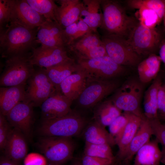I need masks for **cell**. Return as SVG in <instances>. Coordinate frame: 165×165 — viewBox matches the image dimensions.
Here are the masks:
<instances>
[{"instance_id": "1", "label": "cell", "mask_w": 165, "mask_h": 165, "mask_svg": "<svg viewBox=\"0 0 165 165\" xmlns=\"http://www.w3.org/2000/svg\"><path fill=\"white\" fill-rule=\"evenodd\" d=\"M37 28L31 29L10 23L0 32V51L6 59L16 57L30 56L38 43Z\"/></svg>"}, {"instance_id": "2", "label": "cell", "mask_w": 165, "mask_h": 165, "mask_svg": "<svg viewBox=\"0 0 165 165\" xmlns=\"http://www.w3.org/2000/svg\"><path fill=\"white\" fill-rule=\"evenodd\" d=\"M84 112L72 109L63 116L42 119L39 132L43 137H80L84 129L92 119L86 117L83 114Z\"/></svg>"}, {"instance_id": "3", "label": "cell", "mask_w": 165, "mask_h": 165, "mask_svg": "<svg viewBox=\"0 0 165 165\" xmlns=\"http://www.w3.org/2000/svg\"><path fill=\"white\" fill-rule=\"evenodd\" d=\"M103 14L101 28L106 35L114 36L126 39L138 23L133 17L128 16L124 7L118 1L100 0Z\"/></svg>"}, {"instance_id": "4", "label": "cell", "mask_w": 165, "mask_h": 165, "mask_svg": "<svg viewBox=\"0 0 165 165\" xmlns=\"http://www.w3.org/2000/svg\"><path fill=\"white\" fill-rule=\"evenodd\" d=\"M165 31L164 28H148L138 23L126 41L133 50L140 56L156 54L165 39Z\"/></svg>"}, {"instance_id": "5", "label": "cell", "mask_w": 165, "mask_h": 165, "mask_svg": "<svg viewBox=\"0 0 165 165\" xmlns=\"http://www.w3.org/2000/svg\"><path fill=\"white\" fill-rule=\"evenodd\" d=\"M143 90L142 83L139 80L130 79L118 88L111 99L121 111L143 119L145 117L140 106Z\"/></svg>"}, {"instance_id": "6", "label": "cell", "mask_w": 165, "mask_h": 165, "mask_svg": "<svg viewBox=\"0 0 165 165\" xmlns=\"http://www.w3.org/2000/svg\"><path fill=\"white\" fill-rule=\"evenodd\" d=\"M38 146L48 162L63 165L73 158L76 144L72 138L43 137Z\"/></svg>"}, {"instance_id": "7", "label": "cell", "mask_w": 165, "mask_h": 165, "mask_svg": "<svg viewBox=\"0 0 165 165\" xmlns=\"http://www.w3.org/2000/svg\"><path fill=\"white\" fill-rule=\"evenodd\" d=\"M77 63L89 80L115 79L126 71L124 66L116 63L108 55L91 59H77Z\"/></svg>"}, {"instance_id": "8", "label": "cell", "mask_w": 165, "mask_h": 165, "mask_svg": "<svg viewBox=\"0 0 165 165\" xmlns=\"http://www.w3.org/2000/svg\"><path fill=\"white\" fill-rule=\"evenodd\" d=\"M120 86L119 82L115 79L87 80L86 86L77 102V109L85 111L93 108L103 100L115 92Z\"/></svg>"}, {"instance_id": "9", "label": "cell", "mask_w": 165, "mask_h": 165, "mask_svg": "<svg viewBox=\"0 0 165 165\" xmlns=\"http://www.w3.org/2000/svg\"><path fill=\"white\" fill-rule=\"evenodd\" d=\"M30 56L16 57L6 59L5 66L0 78L1 87L26 84L35 71L30 62Z\"/></svg>"}, {"instance_id": "10", "label": "cell", "mask_w": 165, "mask_h": 165, "mask_svg": "<svg viewBox=\"0 0 165 165\" xmlns=\"http://www.w3.org/2000/svg\"><path fill=\"white\" fill-rule=\"evenodd\" d=\"M108 55L116 63L123 66L134 67L140 62V57L134 52L126 39L105 35L101 38Z\"/></svg>"}, {"instance_id": "11", "label": "cell", "mask_w": 165, "mask_h": 165, "mask_svg": "<svg viewBox=\"0 0 165 165\" xmlns=\"http://www.w3.org/2000/svg\"><path fill=\"white\" fill-rule=\"evenodd\" d=\"M27 82L25 101L31 103L34 107L40 106L56 90L49 79L44 68L35 69Z\"/></svg>"}, {"instance_id": "12", "label": "cell", "mask_w": 165, "mask_h": 165, "mask_svg": "<svg viewBox=\"0 0 165 165\" xmlns=\"http://www.w3.org/2000/svg\"><path fill=\"white\" fill-rule=\"evenodd\" d=\"M9 23L16 24L26 28L34 29L47 20L34 9L26 0H10Z\"/></svg>"}, {"instance_id": "13", "label": "cell", "mask_w": 165, "mask_h": 165, "mask_svg": "<svg viewBox=\"0 0 165 165\" xmlns=\"http://www.w3.org/2000/svg\"><path fill=\"white\" fill-rule=\"evenodd\" d=\"M71 58L68 55L66 48L51 47L41 45L33 50L29 59L33 65L47 68Z\"/></svg>"}, {"instance_id": "14", "label": "cell", "mask_w": 165, "mask_h": 165, "mask_svg": "<svg viewBox=\"0 0 165 165\" xmlns=\"http://www.w3.org/2000/svg\"><path fill=\"white\" fill-rule=\"evenodd\" d=\"M37 41L41 45L67 48L68 41L64 28L58 23L46 20L38 28Z\"/></svg>"}, {"instance_id": "15", "label": "cell", "mask_w": 165, "mask_h": 165, "mask_svg": "<svg viewBox=\"0 0 165 165\" xmlns=\"http://www.w3.org/2000/svg\"><path fill=\"white\" fill-rule=\"evenodd\" d=\"M33 105L29 102L21 101L13 108L6 116L11 125L21 131L25 137H30L33 119Z\"/></svg>"}, {"instance_id": "16", "label": "cell", "mask_w": 165, "mask_h": 165, "mask_svg": "<svg viewBox=\"0 0 165 165\" xmlns=\"http://www.w3.org/2000/svg\"><path fill=\"white\" fill-rule=\"evenodd\" d=\"M72 102L56 89L40 106L42 119H49L64 116L72 110Z\"/></svg>"}, {"instance_id": "17", "label": "cell", "mask_w": 165, "mask_h": 165, "mask_svg": "<svg viewBox=\"0 0 165 165\" xmlns=\"http://www.w3.org/2000/svg\"><path fill=\"white\" fill-rule=\"evenodd\" d=\"M26 137L20 130L12 129L5 145L4 156L19 164L26 156L28 146Z\"/></svg>"}, {"instance_id": "18", "label": "cell", "mask_w": 165, "mask_h": 165, "mask_svg": "<svg viewBox=\"0 0 165 165\" xmlns=\"http://www.w3.org/2000/svg\"><path fill=\"white\" fill-rule=\"evenodd\" d=\"M60 5L56 12L58 23L63 28L77 22L79 19L83 6L79 0H59Z\"/></svg>"}, {"instance_id": "19", "label": "cell", "mask_w": 165, "mask_h": 165, "mask_svg": "<svg viewBox=\"0 0 165 165\" xmlns=\"http://www.w3.org/2000/svg\"><path fill=\"white\" fill-rule=\"evenodd\" d=\"M127 113L128 117V122L117 144L118 151L115 156V162L117 163L124 161L130 145L136 133L142 119L133 114Z\"/></svg>"}, {"instance_id": "20", "label": "cell", "mask_w": 165, "mask_h": 165, "mask_svg": "<svg viewBox=\"0 0 165 165\" xmlns=\"http://www.w3.org/2000/svg\"><path fill=\"white\" fill-rule=\"evenodd\" d=\"M26 84L0 88V113L6 116L19 103L25 101Z\"/></svg>"}, {"instance_id": "21", "label": "cell", "mask_w": 165, "mask_h": 165, "mask_svg": "<svg viewBox=\"0 0 165 165\" xmlns=\"http://www.w3.org/2000/svg\"><path fill=\"white\" fill-rule=\"evenodd\" d=\"M87 81L85 73L79 67L77 72L67 77L61 83L59 90L72 102L78 98L83 91Z\"/></svg>"}, {"instance_id": "22", "label": "cell", "mask_w": 165, "mask_h": 165, "mask_svg": "<svg viewBox=\"0 0 165 165\" xmlns=\"http://www.w3.org/2000/svg\"><path fill=\"white\" fill-rule=\"evenodd\" d=\"M49 79L56 89L59 90L61 83L79 69L77 63L70 58L51 67L45 68Z\"/></svg>"}, {"instance_id": "23", "label": "cell", "mask_w": 165, "mask_h": 165, "mask_svg": "<svg viewBox=\"0 0 165 165\" xmlns=\"http://www.w3.org/2000/svg\"><path fill=\"white\" fill-rule=\"evenodd\" d=\"M152 135L149 120L146 117L142 119L140 127L130 145L125 158L122 162L130 163L138 151L150 141Z\"/></svg>"}, {"instance_id": "24", "label": "cell", "mask_w": 165, "mask_h": 165, "mask_svg": "<svg viewBox=\"0 0 165 165\" xmlns=\"http://www.w3.org/2000/svg\"><path fill=\"white\" fill-rule=\"evenodd\" d=\"M83 6L80 18L89 26L92 31L96 32L97 29L101 28L103 22V14L100 0H83Z\"/></svg>"}, {"instance_id": "25", "label": "cell", "mask_w": 165, "mask_h": 165, "mask_svg": "<svg viewBox=\"0 0 165 165\" xmlns=\"http://www.w3.org/2000/svg\"><path fill=\"white\" fill-rule=\"evenodd\" d=\"M162 81V75L158 74L145 92L143 102L144 114L149 120L159 118L158 94Z\"/></svg>"}, {"instance_id": "26", "label": "cell", "mask_w": 165, "mask_h": 165, "mask_svg": "<svg viewBox=\"0 0 165 165\" xmlns=\"http://www.w3.org/2000/svg\"><path fill=\"white\" fill-rule=\"evenodd\" d=\"M93 108V119L104 127L108 126L122 113L111 99L101 102Z\"/></svg>"}, {"instance_id": "27", "label": "cell", "mask_w": 165, "mask_h": 165, "mask_svg": "<svg viewBox=\"0 0 165 165\" xmlns=\"http://www.w3.org/2000/svg\"><path fill=\"white\" fill-rule=\"evenodd\" d=\"M158 142L150 141L136 153L133 165H159L162 156Z\"/></svg>"}, {"instance_id": "28", "label": "cell", "mask_w": 165, "mask_h": 165, "mask_svg": "<svg viewBox=\"0 0 165 165\" xmlns=\"http://www.w3.org/2000/svg\"><path fill=\"white\" fill-rule=\"evenodd\" d=\"M80 137L85 142L96 144H108L112 146L109 132L105 127L101 125L93 119L86 126Z\"/></svg>"}, {"instance_id": "29", "label": "cell", "mask_w": 165, "mask_h": 165, "mask_svg": "<svg viewBox=\"0 0 165 165\" xmlns=\"http://www.w3.org/2000/svg\"><path fill=\"white\" fill-rule=\"evenodd\" d=\"M161 60L156 54H151L140 62L138 65L139 80L142 83H146L154 80L160 71Z\"/></svg>"}, {"instance_id": "30", "label": "cell", "mask_w": 165, "mask_h": 165, "mask_svg": "<svg viewBox=\"0 0 165 165\" xmlns=\"http://www.w3.org/2000/svg\"><path fill=\"white\" fill-rule=\"evenodd\" d=\"M103 44L96 32L90 31L68 46L67 49L75 54L78 59L89 50Z\"/></svg>"}, {"instance_id": "31", "label": "cell", "mask_w": 165, "mask_h": 165, "mask_svg": "<svg viewBox=\"0 0 165 165\" xmlns=\"http://www.w3.org/2000/svg\"><path fill=\"white\" fill-rule=\"evenodd\" d=\"M28 3L36 11L43 16L47 20L58 23L56 12L58 6L53 0H26Z\"/></svg>"}, {"instance_id": "32", "label": "cell", "mask_w": 165, "mask_h": 165, "mask_svg": "<svg viewBox=\"0 0 165 165\" xmlns=\"http://www.w3.org/2000/svg\"><path fill=\"white\" fill-rule=\"evenodd\" d=\"M128 6L132 9L144 7L152 9L158 15L161 22L165 13V0H129Z\"/></svg>"}, {"instance_id": "33", "label": "cell", "mask_w": 165, "mask_h": 165, "mask_svg": "<svg viewBox=\"0 0 165 165\" xmlns=\"http://www.w3.org/2000/svg\"><path fill=\"white\" fill-rule=\"evenodd\" d=\"M83 155L115 161L111 146L108 144H96L85 142Z\"/></svg>"}, {"instance_id": "34", "label": "cell", "mask_w": 165, "mask_h": 165, "mask_svg": "<svg viewBox=\"0 0 165 165\" xmlns=\"http://www.w3.org/2000/svg\"><path fill=\"white\" fill-rule=\"evenodd\" d=\"M128 121L127 113L123 112L108 126L109 133L112 146L117 145L122 135Z\"/></svg>"}, {"instance_id": "35", "label": "cell", "mask_w": 165, "mask_h": 165, "mask_svg": "<svg viewBox=\"0 0 165 165\" xmlns=\"http://www.w3.org/2000/svg\"><path fill=\"white\" fill-rule=\"evenodd\" d=\"M137 10L136 16L141 24L148 28H153L161 23L158 15L153 10L144 7Z\"/></svg>"}, {"instance_id": "36", "label": "cell", "mask_w": 165, "mask_h": 165, "mask_svg": "<svg viewBox=\"0 0 165 165\" xmlns=\"http://www.w3.org/2000/svg\"><path fill=\"white\" fill-rule=\"evenodd\" d=\"M149 120L156 140L165 147V124L161 123L159 118Z\"/></svg>"}, {"instance_id": "37", "label": "cell", "mask_w": 165, "mask_h": 165, "mask_svg": "<svg viewBox=\"0 0 165 165\" xmlns=\"http://www.w3.org/2000/svg\"><path fill=\"white\" fill-rule=\"evenodd\" d=\"M10 13V0H0V32L9 24Z\"/></svg>"}, {"instance_id": "38", "label": "cell", "mask_w": 165, "mask_h": 165, "mask_svg": "<svg viewBox=\"0 0 165 165\" xmlns=\"http://www.w3.org/2000/svg\"><path fill=\"white\" fill-rule=\"evenodd\" d=\"M6 116L0 113V148L4 150L11 130Z\"/></svg>"}, {"instance_id": "39", "label": "cell", "mask_w": 165, "mask_h": 165, "mask_svg": "<svg viewBox=\"0 0 165 165\" xmlns=\"http://www.w3.org/2000/svg\"><path fill=\"white\" fill-rule=\"evenodd\" d=\"M80 160L82 165H112L115 162L108 159L84 155Z\"/></svg>"}, {"instance_id": "40", "label": "cell", "mask_w": 165, "mask_h": 165, "mask_svg": "<svg viewBox=\"0 0 165 165\" xmlns=\"http://www.w3.org/2000/svg\"><path fill=\"white\" fill-rule=\"evenodd\" d=\"M108 55L104 45L103 44L89 50L80 59H91Z\"/></svg>"}, {"instance_id": "41", "label": "cell", "mask_w": 165, "mask_h": 165, "mask_svg": "<svg viewBox=\"0 0 165 165\" xmlns=\"http://www.w3.org/2000/svg\"><path fill=\"white\" fill-rule=\"evenodd\" d=\"M79 18V21L77 22V31L73 38L72 43L81 38L89 31H92L82 19L80 18Z\"/></svg>"}, {"instance_id": "42", "label": "cell", "mask_w": 165, "mask_h": 165, "mask_svg": "<svg viewBox=\"0 0 165 165\" xmlns=\"http://www.w3.org/2000/svg\"><path fill=\"white\" fill-rule=\"evenodd\" d=\"M158 106L160 116L165 114V88L162 85L158 92Z\"/></svg>"}, {"instance_id": "43", "label": "cell", "mask_w": 165, "mask_h": 165, "mask_svg": "<svg viewBox=\"0 0 165 165\" xmlns=\"http://www.w3.org/2000/svg\"><path fill=\"white\" fill-rule=\"evenodd\" d=\"M77 22L64 28L65 33L68 41L67 46L72 43L73 38L77 33Z\"/></svg>"}, {"instance_id": "44", "label": "cell", "mask_w": 165, "mask_h": 165, "mask_svg": "<svg viewBox=\"0 0 165 165\" xmlns=\"http://www.w3.org/2000/svg\"><path fill=\"white\" fill-rule=\"evenodd\" d=\"M159 56L165 66V39L161 43L159 51Z\"/></svg>"}, {"instance_id": "45", "label": "cell", "mask_w": 165, "mask_h": 165, "mask_svg": "<svg viewBox=\"0 0 165 165\" xmlns=\"http://www.w3.org/2000/svg\"><path fill=\"white\" fill-rule=\"evenodd\" d=\"M0 165H20L6 157L1 156L0 159Z\"/></svg>"}, {"instance_id": "46", "label": "cell", "mask_w": 165, "mask_h": 165, "mask_svg": "<svg viewBox=\"0 0 165 165\" xmlns=\"http://www.w3.org/2000/svg\"><path fill=\"white\" fill-rule=\"evenodd\" d=\"M70 161L68 165H82L80 159L73 158Z\"/></svg>"}, {"instance_id": "47", "label": "cell", "mask_w": 165, "mask_h": 165, "mask_svg": "<svg viewBox=\"0 0 165 165\" xmlns=\"http://www.w3.org/2000/svg\"><path fill=\"white\" fill-rule=\"evenodd\" d=\"M162 86L165 88V72L162 75Z\"/></svg>"}, {"instance_id": "48", "label": "cell", "mask_w": 165, "mask_h": 165, "mask_svg": "<svg viewBox=\"0 0 165 165\" xmlns=\"http://www.w3.org/2000/svg\"><path fill=\"white\" fill-rule=\"evenodd\" d=\"M118 165H131L130 163L122 162L118 163Z\"/></svg>"}, {"instance_id": "49", "label": "cell", "mask_w": 165, "mask_h": 165, "mask_svg": "<svg viewBox=\"0 0 165 165\" xmlns=\"http://www.w3.org/2000/svg\"><path fill=\"white\" fill-rule=\"evenodd\" d=\"M163 28L165 30V13L163 17Z\"/></svg>"}, {"instance_id": "50", "label": "cell", "mask_w": 165, "mask_h": 165, "mask_svg": "<svg viewBox=\"0 0 165 165\" xmlns=\"http://www.w3.org/2000/svg\"><path fill=\"white\" fill-rule=\"evenodd\" d=\"M46 165H57V164H56L53 163L48 162V163L46 164Z\"/></svg>"}, {"instance_id": "51", "label": "cell", "mask_w": 165, "mask_h": 165, "mask_svg": "<svg viewBox=\"0 0 165 165\" xmlns=\"http://www.w3.org/2000/svg\"><path fill=\"white\" fill-rule=\"evenodd\" d=\"M161 117L163 119L165 120V114L161 116Z\"/></svg>"}, {"instance_id": "52", "label": "cell", "mask_w": 165, "mask_h": 165, "mask_svg": "<svg viewBox=\"0 0 165 165\" xmlns=\"http://www.w3.org/2000/svg\"><path fill=\"white\" fill-rule=\"evenodd\" d=\"M112 165H118V163L114 162Z\"/></svg>"}, {"instance_id": "53", "label": "cell", "mask_w": 165, "mask_h": 165, "mask_svg": "<svg viewBox=\"0 0 165 165\" xmlns=\"http://www.w3.org/2000/svg\"></svg>"}]
</instances>
